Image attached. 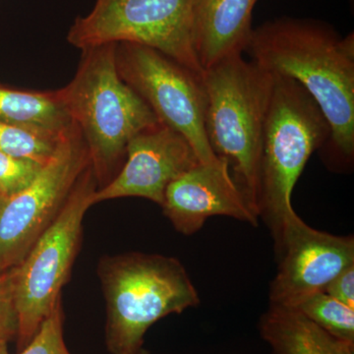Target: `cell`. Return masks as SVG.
Returning <instances> with one entry per match:
<instances>
[{"mask_svg": "<svg viewBox=\"0 0 354 354\" xmlns=\"http://www.w3.org/2000/svg\"><path fill=\"white\" fill-rule=\"evenodd\" d=\"M245 51L272 75L292 79L329 123L322 151L334 169L354 160V34L341 37L320 21L283 17L253 29Z\"/></svg>", "mask_w": 354, "mask_h": 354, "instance_id": "cell-1", "label": "cell"}, {"mask_svg": "<svg viewBox=\"0 0 354 354\" xmlns=\"http://www.w3.org/2000/svg\"><path fill=\"white\" fill-rule=\"evenodd\" d=\"M115 46L106 44L83 50L75 76L55 90L82 134L97 189L120 172L133 137L158 122L150 106L120 78Z\"/></svg>", "mask_w": 354, "mask_h": 354, "instance_id": "cell-2", "label": "cell"}, {"mask_svg": "<svg viewBox=\"0 0 354 354\" xmlns=\"http://www.w3.org/2000/svg\"><path fill=\"white\" fill-rule=\"evenodd\" d=\"M207 138L258 216L263 133L274 75L242 53L205 70Z\"/></svg>", "mask_w": 354, "mask_h": 354, "instance_id": "cell-3", "label": "cell"}, {"mask_svg": "<svg viewBox=\"0 0 354 354\" xmlns=\"http://www.w3.org/2000/svg\"><path fill=\"white\" fill-rule=\"evenodd\" d=\"M97 272L106 304V344L113 354L138 351L153 324L200 304L176 258L142 252L104 256Z\"/></svg>", "mask_w": 354, "mask_h": 354, "instance_id": "cell-4", "label": "cell"}, {"mask_svg": "<svg viewBox=\"0 0 354 354\" xmlns=\"http://www.w3.org/2000/svg\"><path fill=\"white\" fill-rule=\"evenodd\" d=\"M329 136V123L308 92L292 79L274 75L263 133L258 196L259 218L274 241L295 214L291 196L305 165Z\"/></svg>", "mask_w": 354, "mask_h": 354, "instance_id": "cell-5", "label": "cell"}, {"mask_svg": "<svg viewBox=\"0 0 354 354\" xmlns=\"http://www.w3.org/2000/svg\"><path fill=\"white\" fill-rule=\"evenodd\" d=\"M97 189L91 164L70 193L59 215L14 267L18 351L24 348L44 321L62 302L83 239V220Z\"/></svg>", "mask_w": 354, "mask_h": 354, "instance_id": "cell-6", "label": "cell"}, {"mask_svg": "<svg viewBox=\"0 0 354 354\" xmlns=\"http://www.w3.org/2000/svg\"><path fill=\"white\" fill-rule=\"evenodd\" d=\"M195 0H97L76 18L67 41L78 50L106 44L149 46L204 75L193 46Z\"/></svg>", "mask_w": 354, "mask_h": 354, "instance_id": "cell-7", "label": "cell"}, {"mask_svg": "<svg viewBox=\"0 0 354 354\" xmlns=\"http://www.w3.org/2000/svg\"><path fill=\"white\" fill-rule=\"evenodd\" d=\"M115 62L120 78L150 106L160 122L187 140L200 164L221 162L207 138L203 75L138 44H116Z\"/></svg>", "mask_w": 354, "mask_h": 354, "instance_id": "cell-8", "label": "cell"}, {"mask_svg": "<svg viewBox=\"0 0 354 354\" xmlns=\"http://www.w3.org/2000/svg\"><path fill=\"white\" fill-rule=\"evenodd\" d=\"M88 165L87 146L80 130L72 123L31 184L0 202V271L24 259L59 215Z\"/></svg>", "mask_w": 354, "mask_h": 354, "instance_id": "cell-9", "label": "cell"}, {"mask_svg": "<svg viewBox=\"0 0 354 354\" xmlns=\"http://www.w3.org/2000/svg\"><path fill=\"white\" fill-rule=\"evenodd\" d=\"M274 246L279 261L270 286L272 305L295 308L354 265L353 236L317 230L297 213L286 221Z\"/></svg>", "mask_w": 354, "mask_h": 354, "instance_id": "cell-10", "label": "cell"}, {"mask_svg": "<svg viewBox=\"0 0 354 354\" xmlns=\"http://www.w3.org/2000/svg\"><path fill=\"white\" fill-rule=\"evenodd\" d=\"M198 164L196 153L187 140L158 121L133 137L120 172L95 191L92 204L138 197L162 206L167 186Z\"/></svg>", "mask_w": 354, "mask_h": 354, "instance_id": "cell-11", "label": "cell"}, {"mask_svg": "<svg viewBox=\"0 0 354 354\" xmlns=\"http://www.w3.org/2000/svg\"><path fill=\"white\" fill-rule=\"evenodd\" d=\"M177 232L196 234L209 218L228 216L253 227L259 216L234 183L227 162L198 164L177 177L165 190L162 206Z\"/></svg>", "mask_w": 354, "mask_h": 354, "instance_id": "cell-12", "label": "cell"}, {"mask_svg": "<svg viewBox=\"0 0 354 354\" xmlns=\"http://www.w3.org/2000/svg\"><path fill=\"white\" fill-rule=\"evenodd\" d=\"M258 0H195L193 46L200 66L209 67L242 53L252 34V11Z\"/></svg>", "mask_w": 354, "mask_h": 354, "instance_id": "cell-13", "label": "cell"}, {"mask_svg": "<svg viewBox=\"0 0 354 354\" xmlns=\"http://www.w3.org/2000/svg\"><path fill=\"white\" fill-rule=\"evenodd\" d=\"M259 330L272 354H354L353 344L322 329L298 310L270 304Z\"/></svg>", "mask_w": 354, "mask_h": 354, "instance_id": "cell-14", "label": "cell"}, {"mask_svg": "<svg viewBox=\"0 0 354 354\" xmlns=\"http://www.w3.org/2000/svg\"><path fill=\"white\" fill-rule=\"evenodd\" d=\"M0 120L62 133L72 125L55 91L37 92L0 86Z\"/></svg>", "mask_w": 354, "mask_h": 354, "instance_id": "cell-15", "label": "cell"}, {"mask_svg": "<svg viewBox=\"0 0 354 354\" xmlns=\"http://www.w3.org/2000/svg\"><path fill=\"white\" fill-rule=\"evenodd\" d=\"M65 131L51 132L0 120V152L44 165Z\"/></svg>", "mask_w": 354, "mask_h": 354, "instance_id": "cell-16", "label": "cell"}, {"mask_svg": "<svg viewBox=\"0 0 354 354\" xmlns=\"http://www.w3.org/2000/svg\"><path fill=\"white\" fill-rule=\"evenodd\" d=\"M295 309L337 339L354 346V309L325 291L314 293Z\"/></svg>", "mask_w": 354, "mask_h": 354, "instance_id": "cell-17", "label": "cell"}, {"mask_svg": "<svg viewBox=\"0 0 354 354\" xmlns=\"http://www.w3.org/2000/svg\"><path fill=\"white\" fill-rule=\"evenodd\" d=\"M44 165L0 152V198L14 196L31 184Z\"/></svg>", "mask_w": 354, "mask_h": 354, "instance_id": "cell-18", "label": "cell"}, {"mask_svg": "<svg viewBox=\"0 0 354 354\" xmlns=\"http://www.w3.org/2000/svg\"><path fill=\"white\" fill-rule=\"evenodd\" d=\"M64 312L60 302L29 344L17 354H71L64 342Z\"/></svg>", "mask_w": 354, "mask_h": 354, "instance_id": "cell-19", "label": "cell"}, {"mask_svg": "<svg viewBox=\"0 0 354 354\" xmlns=\"http://www.w3.org/2000/svg\"><path fill=\"white\" fill-rule=\"evenodd\" d=\"M18 319L14 297V267L0 271V341L17 335Z\"/></svg>", "mask_w": 354, "mask_h": 354, "instance_id": "cell-20", "label": "cell"}, {"mask_svg": "<svg viewBox=\"0 0 354 354\" xmlns=\"http://www.w3.org/2000/svg\"><path fill=\"white\" fill-rule=\"evenodd\" d=\"M324 291L354 309V265L337 274Z\"/></svg>", "mask_w": 354, "mask_h": 354, "instance_id": "cell-21", "label": "cell"}, {"mask_svg": "<svg viewBox=\"0 0 354 354\" xmlns=\"http://www.w3.org/2000/svg\"><path fill=\"white\" fill-rule=\"evenodd\" d=\"M7 344H8V342L0 341V354H9Z\"/></svg>", "mask_w": 354, "mask_h": 354, "instance_id": "cell-22", "label": "cell"}, {"mask_svg": "<svg viewBox=\"0 0 354 354\" xmlns=\"http://www.w3.org/2000/svg\"><path fill=\"white\" fill-rule=\"evenodd\" d=\"M128 354H150L148 351H146L145 348H142L138 349V351H134V353H128Z\"/></svg>", "mask_w": 354, "mask_h": 354, "instance_id": "cell-23", "label": "cell"}, {"mask_svg": "<svg viewBox=\"0 0 354 354\" xmlns=\"http://www.w3.org/2000/svg\"><path fill=\"white\" fill-rule=\"evenodd\" d=\"M0 202H1V198H0Z\"/></svg>", "mask_w": 354, "mask_h": 354, "instance_id": "cell-24", "label": "cell"}]
</instances>
